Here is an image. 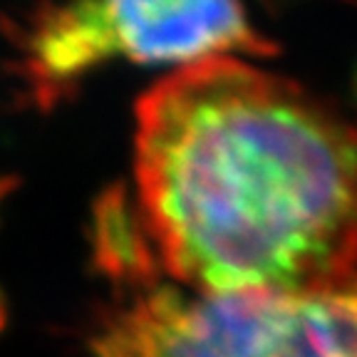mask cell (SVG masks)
<instances>
[{"label":"cell","mask_w":357,"mask_h":357,"mask_svg":"<svg viewBox=\"0 0 357 357\" xmlns=\"http://www.w3.org/2000/svg\"><path fill=\"white\" fill-rule=\"evenodd\" d=\"M25 100L57 105L109 60L137 65L273 55L271 38L236 3H79L47 6L10 25Z\"/></svg>","instance_id":"3957f363"},{"label":"cell","mask_w":357,"mask_h":357,"mask_svg":"<svg viewBox=\"0 0 357 357\" xmlns=\"http://www.w3.org/2000/svg\"><path fill=\"white\" fill-rule=\"evenodd\" d=\"M139 221L199 293L301 290L357 275V127L241 57L181 67L137 105Z\"/></svg>","instance_id":"6da1fadb"},{"label":"cell","mask_w":357,"mask_h":357,"mask_svg":"<svg viewBox=\"0 0 357 357\" xmlns=\"http://www.w3.org/2000/svg\"><path fill=\"white\" fill-rule=\"evenodd\" d=\"M8 189H10V184H8V181H3V178H0V201H3V196L8 194Z\"/></svg>","instance_id":"277c9868"},{"label":"cell","mask_w":357,"mask_h":357,"mask_svg":"<svg viewBox=\"0 0 357 357\" xmlns=\"http://www.w3.org/2000/svg\"><path fill=\"white\" fill-rule=\"evenodd\" d=\"M95 357H357V275L301 290L139 285L102 320Z\"/></svg>","instance_id":"7a4b0ae2"}]
</instances>
